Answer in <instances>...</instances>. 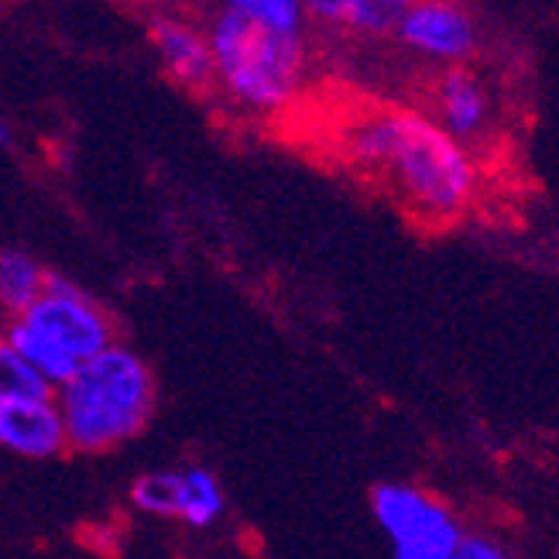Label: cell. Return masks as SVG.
I'll return each mask as SVG.
<instances>
[{
	"mask_svg": "<svg viewBox=\"0 0 559 559\" xmlns=\"http://www.w3.org/2000/svg\"><path fill=\"white\" fill-rule=\"evenodd\" d=\"M347 162L378 173L423 224H453L477 197V165L464 141L419 110L360 114L340 134Z\"/></svg>",
	"mask_w": 559,
	"mask_h": 559,
	"instance_id": "cell-1",
	"label": "cell"
},
{
	"mask_svg": "<svg viewBox=\"0 0 559 559\" xmlns=\"http://www.w3.org/2000/svg\"><path fill=\"white\" fill-rule=\"evenodd\" d=\"M56 392L69 450L110 453L152 423L158 384L148 360L124 344L104 347L72 371Z\"/></svg>",
	"mask_w": 559,
	"mask_h": 559,
	"instance_id": "cell-2",
	"label": "cell"
},
{
	"mask_svg": "<svg viewBox=\"0 0 559 559\" xmlns=\"http://www.w3.org/2000/svg\"><path fill=\"white\" fill-rule=\"evenodd\" d=\"M213 86L245 114H282L296 104L309 69L306 35L275 32L221 4L206 24Z\"/></svg>",
	"mask_w": 559,
	"mask_h": 559,
	"instance_id": "cell-3",
	"label": "cell"
},
{
	"mask_svg": "<svg viewBox=\"0 0 559 559\" xmlns=\"http://www.w3.org/2000/svg\"><path fill=\"white\" fill-rule=\"evenodd\" d=\"M4 336L48 388H59L83 360L114 344L117 326L76 282L48 275L41 296L4 323Z\"/></svg>",
	"mask_w": 559,
	"mask_h": 559,
	"instance_id": "cell-4",
	"label": "cell"
},
{
	"mask_svg": "<svg viewBox=\"0 0 559 559\" xmlns=\"http://www.w3.org/2000/svg\"><path fill=\"white\" fill-rule=\"evenodd\" d=\"M371 515L395 559H453L464 536L450 508L416 484H378L371 491Z\"/></svg>",
	"mask_w": 559,
	"mask_h": 559,
	"instance_id": "cell-5",
	"label": "cell"
},
{
	"mask_svg": "<svg viewBox=\"0 0 559 559\" xmlns=\"http://www.w3.org/2000/svg\"><path fill=\"white\" fill-rule=\"evenodd\" d=\"M392 35L408 52L443 66H464L480 45L477 21L460 0H412Z\"/></svg>",
	"mask_w": 559,
	"mask_h": 559,
	"instance_id": "cell-6",
	"label": "cell"
},
{
	"mask_svg": "<svg viewBox=\"0 0 559 559\" xmlns=\"http://www.w3.org/2000/svg\"><path fill=\"white\" fill-rule=\"evenodd\" d=\"M0 450L21 460H52L69 450L56 392H35L0 402Z\"/></svg>",
	"mask_w": 559,
	"mask_h": 559,
	"instance_id": "cell-7",
	"label": "cell"
},
{
	"mask_svg": "<svg viewBox=\"0 0 559 559\" xmlns=\"http://www.w3.org/2000/svg\"><path fill=\"white\" fill-rule=\"evenodd\" d=\"M148 38L162 62V69L186 90L213 86V48L206 24L192 21L179 11H158L148 21Z\"/></svg>",
	"mask_w": 559,
	"mask_h": 559,
	"instance_id": "cell-8",
	"label": "cell"
},
{
	"mask_svg": "<svg viewBox=\"0 0 559 559\" xmlns=\"http://www.w3.org/2000/svg\"><path fill=\"white\" fill-rule=\"evenodd\" d=\"M491 90L484 86L477 72L464 66H450L432 86V117L440 120L456 141H477L491 124Z\"/></svg>",
	"mask_w": 559,
	"mask_h": 559,
	"instance_id": "cell-9",
	"label": "cell"
},
{
	"mask_svg": "<svg viewBox=\"0 0 559 559\" xmlns=\"http://www.w3.org/2000/svg\"><path fill=\"white\" fill-rule=\"evenodd\" d=\"M412 0H306L309 21L354 38H384L395 32Z\"/></svg>",
	"mask_w": 559,
	"mask_h": 559,
	"instance_id": "cell-10",
	"label": "cell"
},
{
	"mask_svg": "<svg viewBox=\"0 0 559 559\" xmlns=\"http://www.w3.org/2000/svg\"><path fill=\"white\" fill-rule=\"evenodd\" d=\"M227 495L210 467L189 464L173 471V519L189 528H210L224 519Z\"/></svg>",
	"mask_w": 559,
	"mask_h": 559,
	"instance_id": "cell-11",
	"label": "cell"
},
{
	"mask_svg": "<svg viewBox=\"0 0 559 559\" xmlns=\"http://www.w3.org/2000/svg\"><path fill=\"white\" fill-rule=\"evenodd\" d=\"M48 282V272L24 251H0V306L8 316L32 306Z\"/></svg>",
	"mask_w": 559,
	"mask_h": 559,
	"instance_id": "cell-12",
	"label": "cell"
},
{
	"mask_svg": "<svg viewBox=\"0 0 559 559\" xmlns=\"http://www.w3.org/2000/svg\"><path fill=\"white\" fill-rule=\"evenodd\" d=\"M221 4L230 11H240L245 17L264 24V28H275V32L306 35V28H309L306 0H221Z\"/></svg>",
	"mask_w": 559,
	"mask_h": 559,
	"instance_id": "cell-13",
	"label": "cell"
},
{
	"mask_svg": "<svg viewBox=\"0 0 559 559\" xmlns=\"http://www.w3.org/2000/svg\"><path fill=\"white\" fill-rule=\"evenodd\" d=\"M35 392H52V388L28 368V360L17 354V347L0 330V402L17 395H35Z\"/></svg>",
	"mask_w": 559,
	"mask_h": 559,
	"instance_id": "cell-14",
	"label": "cell"
},
{
	"mask_svg": "<svg viewBox=\"0 0 559 559\" xmlns=\"http://www.w3.org/2000/svg\"><path fill=\"white\" fill-rule=\"evenodd\" d=\"M508 556V549L501 546V543H495V539H488V536H460V543H456V549H453V559H504Z\"/></svg>",
	"mask_w": 559,
	"mask_h": 559,
	"instance_id": "cell-15",
	"label": "cell"
},
{
	"mask_svg": "<svg viewBox=\"0 0 559 559\" xmlns=\"http://www.w3.org/2000/svg\"><path fill=\"white\" fill-rule=\"evenodd\" d=\"M0 144H11V128L4 124V117H0Z\"/></svg>",
	"mask_w": 559,
	"mask_h": 559,
	"instance_id": "cell-16",
	"label": "cell"
},
{
	"mask_svg": "<svg viewBox=\"0 0 559 559\" xmlns=\"http://www.w3.org/2000/svg\"><path fill=\"white\" fill-rule=\"evenodd\" d=\"M4 323H8V312H4V306H0V330H4Z\"/></svg>",
	"mask_w": 559,
	"mask_h": 559,
	"instance_id": "cell-17",
	"label": "cell"
}]
</instances>
